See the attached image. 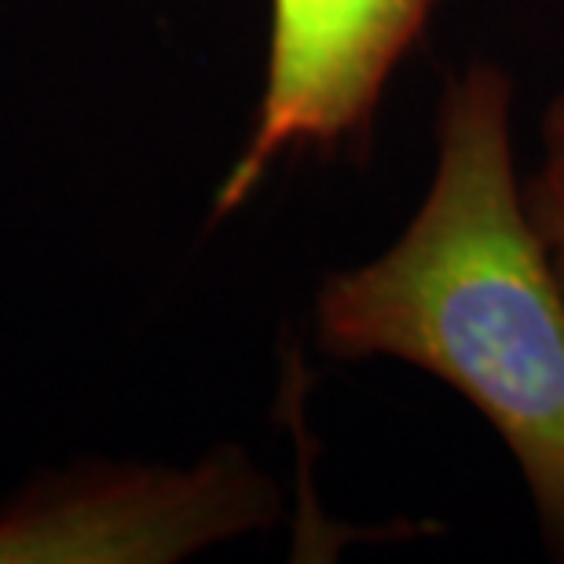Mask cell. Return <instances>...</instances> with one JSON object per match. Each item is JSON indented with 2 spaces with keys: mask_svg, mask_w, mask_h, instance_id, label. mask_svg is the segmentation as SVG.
<instances>
[{
  "mask_svg": "<svg viewBox=\"0 0 564 564\" xmlns=\"http://www.w3.org/2000/svg\"><path fill=\"white\" fill-rule=\"evenodd\" d=\"M315 345L400 359L484 414L564 557V286L513 162V82L469 63L444 82L419 213L375 261L315 293Z\"/></svg>",
  "mask_w": 564,
  "mask_h": 564,
  "instance_id": "obj_1",
  "label": "cell"
},
{
  "mask_svg": "<svg viewBox=\"0 0 564 564\" xmlns=\"http://www.w3.org/2000/svg\"><path fill=\"white\" fill-rule=\"evenodd\" d=\"M279 517V484L239 444L195 462L77 458L0 499V564H173Z\"/></svg>",
  "mask_w": 564,
  "mask_h": 564,
  "instance_id": "obj_2",
  "label": "cell"
},
{
  "mask_svg": "<svg viewBox=\"0 0 564 564\" xmlns=\"http://www.w3.org/2000/svg\"><path fill=\"white\" fill-rule=\"evenodd\" d=\"M444 0H268L261 99L213 195L235 217L290 154H337L370 137L386 85Z\"/></svg>",
  "mask_w": 564,
  "mask_h": 564,
  "instance_id": "obj_3",
  "label": "cell"
},
{
  "mask_svg": "<svg viewBox=\"0 0 564 564\" xmlns=\"http://www.w3.org/2000/svg\"><path fill=\"white\" fill-rule=\"evenodd\" d=\"M528 213L543 239L564 286V93L550 104L543 121V165L524 191Z\"/></svg>",
  "mask_w": 564,
  "mask_h": 564,
  "instance_id": "obj_4",
  "label": "cell"
}]
</instances>
